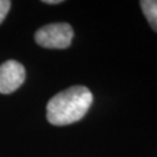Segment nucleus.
<instances>
[{
    "label": "nucleus",
    "instance_id": "obj_1",
    "mask_svg": "<svg viewBox=\"0 0 157 157\" xmlns=\"http://www.w3.org/2000/svg\"><path fill=\"white\" fill-rule=\"evenodd\" d=\"M93 102L85 86H71L57 93L47 105V119L54 126H67L83 119Z\"/></svg>",
    "mask_w": 157,
    "mask_h": 157
},
{
    "label": "nucleus",
    "instance_id": "obj_2",
    "mask_svg": "<svg viewBox=\"0 0 157 157\" xmlns=\"http://www.w3.org/2000/svg\"><path fill=\"white\" fill-rule=\"evenodd\" d=\"M73 39L72 27L65 22L50 23L35 33L36 43L48 49H67Z\"/></svg>",
    "mask_w": 157,
    "mask_h": 157
},
{
    "label": "nucleus",
    "instance_id": "obj_3",
    "mask_svg": "<svg viewBox=\"0 0 157 157\" xmlns=\"http://www.w3.org/2000/svg\"><path fill=\"white\" fill-rule=\"evenodd\" d=\"M26 71L17 61H6L0 65V93L10 94L23 84Z\"/></svg>",
    "mask_w": 157,
    "mask_h": 157
},
{
    "label": "nucleus",
    "instance_id": "obj_4",
    "mask_svg": "<svg viewBox=\"0 0 157 157\" xmlns=\"http://www.w3.org/2000/svg\"><path fill=\"white\" fill-rule=\"evenodd\" d=\"M140 6L149 26L157 33V0H142Z\"/></svg>",
    "mask_w": 157,
    "mask_h": 157
},
{
    "label": "nucleus",
    "instance_id": "obj_5",
    "mask_svg": "<svg viewBox=\"0 0 157 157\" xmlns=\"http://www.w3.org/2000/svg\"><path fill=\"white\" fill-rule=\"evenodd\" d=\"M12 2L8 0H0V23L4 21V19L6 17L7 13L11 8Z\"/></svg>",
    "mask_w": 157,
    "mask_h": 157
},
{
    "label": "nucleus",
    "instance_id": "obj_6",
    "mask_svg": "<svg viewBox=\"0 0 157 157\" xmlns=\"http://www.w3.org/2000/svg\"><path fill=\"white\" fill-rule=\"evenodd\" d=\"M43 2H44V4H48V5H57V4L63 2V1L62 0H44Z\"/></svg>",
    "mask_w": 157,
    "mask_h": 157
}]
</instances>
